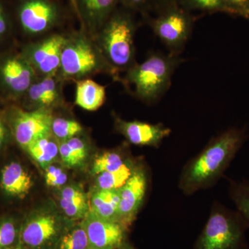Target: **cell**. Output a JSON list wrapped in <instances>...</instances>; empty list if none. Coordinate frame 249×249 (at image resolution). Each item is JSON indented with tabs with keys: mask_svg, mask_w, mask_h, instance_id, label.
I'll return each mask as SVG.
<instances>
[{
	"mask_svg": "<svg viewBox=\"0 0 249 249\" xmlns=\"http://www.w3.org/2000/svg\"><path fill=\"white\" fill-rule=\"evenodd\" d=\"M178 4L188 11L197 10L208 12H225L223 0H181Z\"/></svg>",
	"mask_w": 249,
	"mask_h": 249,
	"instance_id": "obj_28",
	"label": "cell"
},
{
	"mask_svg": "<svg viewBox=\"0 0 249 249\" xmlns=\"http://www.w3.org/2000/svg\"><path fill=\"white\" fill-rule=\"evenodd\" d=\"M249 228L238 211L215 203L194 249H248L246 231Z\"/></svg>",
	"mask_w": 249,
	"mask_h": 249,
	"instance_id": "obj_5",
	"label": "cell"
},
{
	"mask_svg": "<svg viewBox=\"0 0 249 249\" xmlns=\"http://www.w3.org/2000/svg\"><path fill=\"white\" fill-rule=\"evenodd\" d=\"M135 249L132 247V245H129V243H127V242H124V245L121 246V247H119V249Z\"/></svg>",
	"mask_w": 249,
	"mask_h": 249,
	"instance_id": "obj_36",
	"label": "cell"
},
{
	"mask_svg": "<svg viewBox=\"0 0 249 249\" xmlns=\"http://www.w3.org/2000/svg\"><path fill=\"white\" fill-rule=\"evenodd\" d=\"M247 139L243 129L231 128L214 137L185 165L180 189L190 195L213 186L227 169Z\"/></svg>",
	"mask_w": 249,
	"mask_h": 249,
	"instance_id": "obj_1",
	"label": "cell"
},
{
	"mask_svg": "<svg viewBox=\"0 0 249 249\" xmlns=\"http://www.w3.org/2000/svg\"><path fill=\"white\" fill-rule=\"evenodd\" d=\"M1 185L9 196L22 197L30 191L33 181L22 165L12 162L1 170Z\"/></svg>",
	"mask_w": 249,
	"mask_h": 249,
	"instance_id": "obj_17",
	"label": "cell"
},
{
	"mask_svg": "<svg viewBox=\"0 0 249 249\" xmlns=\"http://www.w3.org/2000/svg\"><path fill=\"white\" fill-rule=\"evenodd\" d=\"M18 236L16 224L11 219L0 221V249L14 247Z\"/></svg>",
	"mask_w": 249,
	"mask_h": 249,
	"instance_id": "obj_29",
	"label": "cell"
},
{
	"mask_svg": "<svg viewBox=\"0 0 249 249\" xmlns=\"http://www.w3.org/2000/svg\"><path fill=\"white\" fill-rule=\"evenodd\" d=\"M53 119V112L49 109H16L12 127L18 143L26 150L33 142L52 134Z\"/></svg>",
	"mask_w": 249,
	"mask_h": 249,
	"instance_id": "obj_10",
	"label": "cell"
},
{
	"mask_svg": "<svg viewBox=\"0 0 249 249\" xmlns=\"http://www.w3.org/2000/svg\"><path fill=\"white\" fill-rule=\"evenodd\" d=\"M125 7L134 10H145L151 0H120Z\"/></svg>",
	"mask_w": 249,
	"mask_h": 249,
	"instance_id": "obj_32",
	"label": "cell"
},
{
	"mask_svg": "<svg viewBox=\"0 0 249 249\" xmlns=\"http://www.w3.org/2000/svg\"><path fill=\"white\" fill-rule=\"evenodd\" d=\"M115 127L127 142L140 146L157 147L171 133V129L162 124L127 121L118 117L115 119Z\"/></svg>",
	"mask_w": 249,
	"mask_h": 249,
	"instance_id": "obj_14",
	"label": "cell"
},
{
	"mask_svg": "<svg viewBox=\"0 0 249 249\" xmlns=\"http://www.w3.org/2000/svg\"><path fill=\"white\" fill-rule=\"evenodd\" d=\"M83 127L73 119L53 116L52 124V134L59 142H65L81 133Z\"/></svg>",
	"mask_w": 249,
	"mask_h": 249,
	"instance_id": "obj_27",
	"label": "cell"
},
{
	"mask_svg": "<svg viewBox=\"0 0 249 249\" xmlns=\"http://www.w3.org/2000/svg\"><path fill=\"white\" fill-rule=\"evenodd\" d=\"M75 104L87 111H96L106 100V88L94 80L85 78L75 82Z\"/></svg>",
	"mask_w": 249,
	"mask_h": 249,
	"instance_id": "obj_18",
	"label": "cell"
},
{
	"mask_svg": "<svg viewBox=\"0 0 249 249\" xmlns=\"http://www.w3.org/2000/svg\"><path fill=\"white\" fill-rule=\"evenodd\" d=\"M70 226L55 213H34L21 228L20 244L27 249H53L60 236Z\"/></svg>",
	"mask_w": 249,
	"mask_h": 249,
	"instance_id": "obj_7",
	"label": "cell"
},
{
	"mask_svg": "<svg viewBox=\"0 0 249 249\" xmlns=\"http://www.w3.org/2000/svg\"><path fill=\"white\" fill-rule=\"evenodd\" d=\"M134 166L128 160L120 169L99 174L96 176V189L119 190L131 176Z\"/></svg>",
	"mask_w": 249,
	"mask_h": 249,
	"instance_id": "obj_23",
	"label": "cell"
},
{
	"mask_svg": "<svg viewBox=\"0 0 249 249\" xmlns=\"http://www.w3.org/2000/svg\"><path fill=\"white\" fill-rule=\"evenodd\" d=\"M65 80L59 73L37 78L27 90L24 98L34 109L52 110L63 101L62 86Z\"/></svg>",
	"mask_w": 249,
	"mask_h": 249,
	"instance_id": "obj_15",
	"label": "cell"
},
{
	"mask_svg": "<svg viewBox=\"0 0 249 249\" xmlns=\"http://www.w3.org/2000/svg\"><path fill=\"white\" fill-rule=\"evenodd\" d=\"M225 13L247 18L249 16V0H223Z\"/></svg>",
	"mask_w": 249,
	"mask_h": 249,
	"instance_id": "obj_31",
	"label": "cell"
},
{
	"mask_svg": "<svg viewBox=\"0 0 249 249\" xmlns=\"http://www.w3.org/2000/svg\"><path fill=\"white\" fill-rule=\"evenodd\" d=\"M60 206L69 219H83L89 211V199L81 188L68 186L60 192Z\"/></svg>",
	"mask_w": 249,
	"mask_h": 249,
	"instance_id": "obj_20",
	"label": "cell"
},
{
	"mask_svg": "<svg viewBox=\"0 0 249 249\" xmlns=\"http://www.w3.org/2000/svg\"><path fill=\"white\" fill-rule=\"evenodd\" d=\"M128 160H124L118 151H106L100 154L93 161L91 173L95 176L105 172H111L122 168Z\"/></svg>",
	"mask_w": 249,
	"mask_h": 249,
	"instance_id": "obj_25",
	"label": "cell"
},
{
	"mask_svg": "<svg viewBox=\"0 0 249 249\" xmlns=\"http://www.w3.org/2000/svg\"><path fill=\"white\" fill-rule=\"evenodd\" d=\"M59 155L62 162L69 168H76L83 164L88 156V147L83 139L77 137L60 142Z\"/></svg>",
	"mask_w": 249,
	"mask_h": 249,
	"instance_id": "obj_22",
	"label": "cell"
},
{
	"mask_svg": "<svg viewBox=\"0 0 249 249\" xmlns=\"http://www.w3.org/2000/svg\"><path fill=\"white\" fill-rule=\"evenodd\" d=\"M88 239V249H117L127 242L128 229L120 223L88 214L81 222Z\"/></svg>",
	"mask_w": 249,
	"mask_h": 249,
	"instance_id": "obj_12",
	"label": "cell"
},
{
	"mask_svg": "<svg viewBox=\"0 0 249 249\" xmlns=\"http://www.w3.org/2000/svg\"><path fill=\"white\" fill-rule=\"evenodd\" d=\"M8 136V129L4 121L0 118V148L4 145Z\"/></svg>",
	"mask_w": 249,
	"mask_h": 249,
	"instance_id": "obj_34",
	"label": "cell"
},
{
	"mask_svg": "<svg viewBox=\"0 0 249 249\" xmlns=\"http://www.w3.org/2000/svg\"><path fill=\"white\" fill-rule=\"evenodd\" d=\"M150 26L154 34L169 49V53L178 55L191 36L193 19L189 11L179 4H174L160 10Z\"/></svg>",
	"mask_w": 249,
	"mask_h": 249,
	"instance_id": "obj_6",
	"label": "cell"
},
{
	"mask_svg": "<svg viewBox=\"0 0 249 249\" xmlns=\"http://www.w3.org/2000/svg\"><path fill=\"white\" fill-rule=\"evenodd\" d=\"M182 62L176 54L151 53L145 61L125 71L120 81L139 100L155 103L170 88L174 72Z\"/></svg>",
	"mask_w": 249,
	"mask_h": 249,
	"instance_id": "obj_2",
	"label": "cell"
},
{
	"mask_svg": "<svg viewBox=\"0 0 249 249\" xmlns=\"http://www.w3.org/2000/svg\"><path fill=\"white\" fill-rule=\"evenodd\" d=\"M119 0H76V12L85 31L94 37L115 11Z\"/></svg>",
	"mask_w": 249,
	"mask_h": 249,
	"instance_id": "obj_16",
	"label": "cell"
},
{
	"mask_svg": "<svg viewBox=\"0 0 249 249\" xmlns=\"http://www.w3.org/2000/svg\"><path fill=\"white\" fill-rule=\"evenodd\" d=\"M148 186V176L142 165L134 166L125 183L119 189V222L128 229L142 207Z\"/></svg>",
	"mask_w": 249,
	"mask_h": 249,
	"instance_id": "obj_11",
	"label": "cell"
},
{
	"mask_svg": "<svg viewBox=\"0 0 249 249\" xmlns=\"http://www.w3.org/2000/svg\"><path fill=\"white\" fill-rule=\"evenodd\" d=\"M60 17V10L52 0H23L18 9L21 27L31 36L49 32L58 24Z\"/></svg>",
	"mask_w": 249,
	"mask_h": 249,
	"instance_id": "obj_9",
	"label": "cell"
},
{
	"mask_svg": "<svg viewBox=\"0 0 249 249\" xmlns=\"http://www.w3.org/2000/svg\"><path fill=\"white\" fill-rule=\"evenodd\" d=\"M136 29L137 26L130 14L115 11L93 37L120 79V72L127 71L137 63L134 45Z\"/></svg>",
	"mask_w": 249,
	"mask_h": 249,
	"instance_id": "obj_4",
	"label": "cell"
},
{
	"mask_svg": "<svg viewBox=\"0 0 249 249\" xmlns=\"http://www.w3.org/2000/svg\"><path fill=\"white\" fill-rule=\"evenodd\" d=\"M247 19H248L249 20V16H248V17H247Z\"/></svg>",
	"mask_w": 249,
	"mask_h": 249,
	"instance_id": "obj_38",
	"label": "cell"
},
{
	"mask_svg": "<svg viewBox=\"0 0 249 249\" xmlns=\"http://www.w3.org/2000/svg\"><path fill=\"white\" fill-rule=\"evenodd\" d=\"M9 29V19L4 6L0 3V39L2 38Z\"/></svg>",
	"mask_w": 249,
	"mask_h": 249,
	"instance_id": "obj_33",
	"label": "cell"
},
{
	"mask_svg": "<svg viewBox=\"0 0 249 249\" xmlns=\"http://www.w3.org/2000/svg\"><path fill=\"white\" fill-rule=\"evenodd\" d=\"M70 1H71L72 5H73V8H74L75 10L76 11V0H70Z\"/></svg>",
	"mask_w": 249,
	"mask_h": 249,
	"instance_id": "obj_37",
	"label": "cell"
},
{
	"mask_svg": "<svg viewBox=\"0 0 249 249\" xmlns=\"http://www.w3.org/2000/svg\"><path fill=\"white\" fill-rule=\"evenodd\" d=\"M59 144L52 134L38 139L26 149L33 160H36L42 168H47L53 163L59 155Z\"/></svg>",
	"mask_w": 249,
	"mask_h": 249,
	"instance_id": "obj_21",
	"label": "cell"
},
{
	"mask_svg": "<svg viewBox=\"0 0 249 249\" xmlns=\"http://www.w3.org/2000/svg\"><path fill=\"white\" fill-rule=\"evenodd\" d=\"M67 36L51 34L24 47L22 55L33 67L37 78L59 73L62 49Z\"/></svg>",
	"mask_w": 249,
	"mask_h": 249,
	"instance_id": "obj_8",
	"label": "cell"
},
{
	"mask_svg": "<svg viewBox=\"0 0 249 249\" xmlns=\"http://www.w3.org/2000/svg\"><path fill=\"white\" fill-rule=\"evenodd\" d=\"M181 0H155V4L160 8V10L174 4H179Z\"/></svg>",
	"mask_w": 249,
	"mask_h": 249,
	"instance_id": "obj_35",
	"label": "cell"
},
{
	"mask_svg": "<svg viewBox=\"0 0 249 249\" xmlns=\"http://www.w3.org/2000/svg\"><path fill=\"white\" fill-rule=\"evenodd\" d=\"M229 195L237 211L249 225V181H231Z\"/></svg>",
	"mask_w": 249,
	"mask_h": 249,
	"instance_id": "obj_26",
	"label": "cell"
},
{
	"mask_svg": "<svg viewBox=\"0 0 249 249\" xmlns=\"http://www.w3.org/2000/svg\"><path fill=\"white\" fill-rule=\"evenodd\" d=\"M101 73L111 75L117 81L120 80L95 39L86 31L67 36L59 71L62 79L76 82Z\"/></svg>",
	"mask_w": 249,
	"mask_h": 249,
	"instance_id": "obj_3",
	"label": "cell"
},
{
	"mask_svg": "<svg viewBox=\"0 0 249 249\" xmlns=\"http://www.w3.org/2000/svg\"><path fill=\"white\" fill-rule=\"evenodd\" d=\"M67 173L61 167L52 163L45 168V180L51 188H60L67 181Z\"/></svg>",
	"mask_w": 249,
	"mask_h": 249,
	"instance_id": "obj_30",
	"label": "cell"
},
{
	"mask_svg": "<svg viewBox=\"0 0 249 249\" xmlns=\"http://www.w3.org/2000/svg\"><path fill=\"white\" fill-rule=\"evenodd\" d=\"M119 190L95 189L89 199V212L102 219L119 222Z\"/></svg>",
	"mask_w": 249,
	"mask_h": 249,
	"instance_id": "obj_19",
	"label": "cell"
},
{
	"mask_svg": "<svg viewBox=\"0 0 249 249\" xmlns=\"http://www.w3.org/2000/svg\"><path fill=\"white\" fill-rule=\"evenodd\" d=\"M37 78L34 69L22 54L10 55L0 62V84L10 96L24 97Z\"/></svg>",
	"mask_w": 249,
	"mask_h": 249,
	"instance_id": "obj_13",
	"label": "cell"
},
{
	"mask_svg": "<svg viewBox=\"0 0 249 249\" xmlns=\"http://www.w3.org/2000/svg\"><path fill=\"white\" fill-rule=\"evenodd\" d=\"M53 249H88V239L81 222L71 225L60 236Z\"/></svg>",
	"mask_w": 249,
	"mask_h": 249,
	"instance_id": "obj_24",
	"label": "cell"
}]
</instances>
